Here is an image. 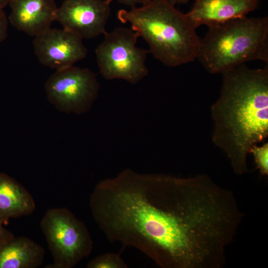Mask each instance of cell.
<instances>
[{
	"label": "cell",
	"instance_id": "6da1fadb",
	"mask_svg": "<svg viewBox=\"0 0 268 268\" xmlns=\"http://www.w3.org/2000/svg\"><path fill=\"white\" fill-rule=\"evenodd\" d=\"M110 242L137 249L162 268H176L189 219L180 177L130 168L100 181L89 201Z\"/></svg>",
	"mask_w": 268,
	"mask_h": 268
},
{
	"label": "cell",
	"instance_id": "7a4b0ae2",
	"mask_svg": "<svg viewBox=\"0 0 268 268\" xmlns=\"http://www.w3.org/2000/svg\"><path fill=\"white\" fill-rule=\"evenodd\" d=\"M220 96L211 108L212 141L226 153L234 172H248L252 146L268 135V67L243 64L222 73Z\"/></svg>",
	"mask_w": 268,
	"mask_h": 268
},
{
	"label": "cell",
	"instance_id": "3957f363",
	"mask_svg": "<svg viewBox=\"0 0 268 268\" xmlns=\"http://www.w3.org/2000/svg\"><path fill=\"white\" fill-rule=\"evenodd\" d=\"M118 19L148 45L149 53L165 66L176 67L197 59L201 39L186 14L165 0H150L130 10H120Z\"/></svg>",
	"mask_w": 268,
	"mask_h": 268
},
{
	"label": "cell",
	"instance_id": "277c9868",
	"mask_svg": "<svg viewBox=\"0 0 268 268\" xmlns=\"http://www.w3.org/2000/svg\"><path fill=\"white\" fill-rule=\"evenodd\" d=\"M197 59L210 73L253 61L268 62V18L245 16L208 27Z\"/></svg>",
	"mask_w": 268,
	"mask_h": 268
},
{
	"label": "cell",
	"instance_id": "5b68a950",
	"mask_svg": "<svg viewBox=\"0 0 268 268\" xmlns=\"http://www.w3.org/2000/svg\"><path fill=\"white\" fill-rule=\"evenodd\" d=\"M40 227L53 259L46 268H71L92 251L93 241L87 228L67 208L48 210Z\"/></svg>",
	"mask_w": 268,
	"mask_h": 268
},
{
	"label": "cell",
	"instance_id": "8992f818",
	"mask_svg": "<svg viewBox=\"0 0 268 268\" xmlns=\"http://www.w3.org/2000/svg\"><path fill=\"white\" fill-rule=\"evenodd\" d=\"M104 35L95 54L99 72L105 79H121L134 84L147 75L146 61L149 51L136 46L139 36L136 32L118 27Z\"/></svg>",
	"mask_w": 268,
	"mask_h": 268
},
{
	"label": "cell",
	"instance_id": "52a82bcc",
	"mask_svg": "<svg viewBox=\"0 0 268 268\" xmlns=\"http://www.w3.org/2000/svg\"><path fill=\"white\" fill-rule=\"evenodd\" d=\"M48 101L64 113H86L97 99L100 84L96 74L87 68L71 66L57 69L45 85Z\"/></svg>",
	"mask_w": 268,
	"mask_h": 268
},
{
	"label": "cell",
	"instance_id": "ba28073f",
	"mask_svg": "<svg viewBox=\"0 0 268 268\" xmlns=\"http://www.w3.org/2000/svg\"><path fill=\"white\" fill-rule=\"evenodd\" d=\"M110 0H65L58 8L56 21L82 39L104 34L111 15Z\"/></svg>",
	"mask_w": 268,
	"mask_h": 268
},
{
	"label": "cell",
	"instance_id": "9c48e42d",
	"mask_svg": "<svg viewBox=\"0 0 268 268\" xmlns=\"http://www.w3.org/2000/svg\"><path fill=\"white\" fill-rule=\"evenodd\" d=\"M33 47L40 63L59 69L84 59L87 49L82 39L64 28H49L35 37Z\"/></svg>",
	"mask_w": 268,
	"mask_h": 268
},
{
	"label": "cell",
	"instance_id": "30bf717a",
	"mask_svg": "<svg viewBox=\"0 0 268 268\" xmlns=\"http://www.w3.org/2000/svg\"><path fill=\"white\" fill-rule=\"evenodd\" d=\"M10 23L17 29L36 36L56 21L58 8L54 0H11Z\"/></svg>",
	"mask_w": 268,
	"mask_h": 268
},
{
	"label": "cell",
	"instance_id": "8fae6325",
	"mask_svg": "<svg viewBox=\"0 0 268 268\" xmlns=\"http://www.w3.org/2000/svg\"><path fill=\"white\" fill-rule=\"evenodd\" d=\"M259 0H196L186 13L197 28L246 16L259 6Z\"/></svg>",
	"mask_w": 268,
	"mask_h": 268
},
{
	"label": "cell",
	"instance_id": "7c38bea8",
	"mask_svg": "<svg viewBox=\"0 0 268 268\" xmlns=\"http://www.w3.org/2000/svg\"><path fill=\"white\" fill-rule=\"evenodd\" d=\"M36 208L30 193L15 179L0 173V221L32 214Z\"/></svg>",
	"mask_w": 268,
	"mask_h": 268
},
{
	"label": "cell",
	"instance_id": "4fadbf2b",
	"mask_svg": "<svg viewBox=\"0 0 268 268\" xmlns=\"http://www.w3.org/2000/svg\"><path fill=\"white\" fill-rule=\"evenodd\" d=\"M45 251L24 237H14L0 246V268H35L43 262Z\"/></svg>",
	"mask_w": 268,
	"mask_h": 268
},
{
	"label": "cell",
	"instance_id": "5bb4252c",
	"mask_svg": "<svg viewBox=\"0 0 268 268\" xmlns=\"http://www.w3.org/2000/svg\"><path fill=\"white\" fill-rule=\"evenodd\" d=\"M87 268H127L128 266L120 254L106 253L90 260Z\"/></svg>",
	"mask_w": 268,
	"mask_h": 268
},
{
	"label": "cell",
	"instance_id": "9a60e30c",
	"mask_svg": "<svg viewBox=\"0 0 268 268\" xmlns=\"http://www.w3.org/2000/svg\"><path fill=\"white\" fill-rule=\"evenodd\" d=\"M249 153L254 156L257 168L262 175H268V143L261 146L257 144L252 146Z\"/></svg>",
	"mask_w": 268,
	"mask_h": 268
},
{
	"label": "cell",
	"instance_id": "2e32d148",
	"mask_svg": "<svg viewBox=\"0 0 268 268\" xmlns=\"http://www.w3.org/2000/svg\"><path fill=\"white\" fill-rule=\"evenodd\" d=\"M8 21L3 8L0 7V43L3 41L7 36Z\"/></svg>",
	"mask_w": 268,
	"mask_h": 268
},
{
	"label": "cell",
	"instance_id": "e0dca14e",
	"mask_svg": "<svg viewBox=\"0 0 268 268\" xmlns=\"http://www.w3.org/2000/svg\"><path fill=\"white\" fill-rule=\"evenodd\" d=\"M0 221V246L12 239L14 235L3 226Z\"/></svg>",
	"mask_w": 268,
	"mask_h": 268
},
{
	"label": "cell",
	"instance_id": "ac0fdd59",
	"mask_svg": "<svg viewBox=\"0 0 268 268\" xmlns=\"http://www.w3.org/2000/svg\"><path fill=\"white\" fill-rule=\"evenodd\" d=\"M111 1L116 0L119 3L124 4L126 6H130L132 8L136 7L137 4L143 5L150 0H110Z\"/></svg>",
	"mask_w": 268,
	"mask_h": 268
},
{
	"label": "cell",
	"instance_id": "d6986e66",
	"mask_svg": "<svg viewBox=\"0 0 268 268\" xmlns=\"http://www.w3.org/2000/svg\"><path fill=\"white\" fill-rule=\"evenodd\" d=\"M169 3L172 5H175L176 4H183L187 3L191 0H165Z\"/></svg>",
	"mask_w": 268,
	"mask_h": 268
},
{
	"label": "cell",
	"instance_id": "ffe728a7",
	"mask_svg": "<svg viewBox=\"0 0 268 268\" xmlns=\"http://www.w3.org/2000/svg\"><path fill=\"white\" fill-rule=\"evenodd\" d=\"M11 0H0V7L1 8L5 7L7 4H9Z\"/></svg>",
	"mask_w": 268,
	"mask_h": 268
}]
</instances>
